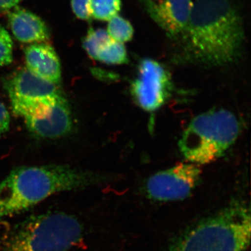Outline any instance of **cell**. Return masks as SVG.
<instances>
[{
    "mask_svg": "<svg viewBox=\"0 0 251 251\" xmlns=\"http://www.w3.org/2000/svg\"><path fill=\"white\" fill-rule=\"evenodd\" d=\"M110 39L105 29L91 27L83 41V47L91 58L97 60L99 50Z\"/></svg>",
    "mask_w": 251,
    "mask_h": 251,
    "instance_id": "cell-16",
    "label": "cell"
},
{
    "mask_svg": "<svg viewBox=\"0 0 251 251\" xmlns=\"http://www.w3.org/2000/svg\"><path fill=\"white\" fill-rule=\"evenodd\" d=\"M108 22L106 31L112 39L125 44L133 39L134 29L129 21L118 14Z\"/></svg>",
    "mask_w": 251,
    "mask_h": 251,
    "instance_id": "cell-14",
    "label": "cell"
},
{
    "mask_svg": "<svg viewBox=\"0 0 251 251\" xmlns=\"http://www.w3.org/2000/svg\"><path fill=\"white\" fill-rule=\"evenodd\" d=\"M121 7V0H91L92 18L98 21H110L118 15Z\"/></svg>",
    "mask_w": 251,
    "mask_h": 251,
    "instance_id": "cell-15",
    "label": "cell"
},
{
    "mask_svg": "<svg viewBox=\"0 0 251 251\" xmlns=\"http://www.w3.org/2000/svg\"><path fill=\"white\" fill-rule=\"evenodd\" d=\"M251 208L234 202L193 226L168 251H246L250 246Z\"/></svg>",
    "mask_w": 251,
    "mask_h": 251,
    "instance_id": "cell-3",
    "label": "cell"
},
{
    "mask_svg": "<svg viewBox=\"0 0 251 251\" xmlns=\"http://www.w3.org/2000/svg\"><path fill=\"white\" fill-rule=\"evenodd\" d=\"M97 60L108 64H125L129 62L125 44L110 39L99 50Z\"/></svg>",
    "mask_w": 251,
    "mask_h": 251,
    "instance_id": "cell-13",
    "label": "cell"
},
{
    "mask_svg": "<svg viewBox=\"0 0 251 251\" xmlns=\"http://www.w3.org/2000/svg\"><path fill=\"white\" fill-rule=\"evenodd\" d=\"M102 180L100 175L68 165L18 167L0 183V221L25 212L55 193L82 189Z\"/></svg>",
    "mask_w": 251,
    "mask_h": 251,
    "instance_id": "cell-2",
    "label": "cell"
},
{
    "mask_svg": "<svg viewBox=\"0 0 251 251\" xmlns=\"http://www.w3.org/2000/svg\"><path fill=\"white\" fill-rule=\"evenodd\" d=\"M142 6L150 18L171 39L182 35L193 1L192 0H141Z\"/></svg>",
    "mask_w": 251,
    "mask_h": 251,
    "instance_id": "cell-10",
    "label": "cell"
},
{
    "mask_svg": "<svg viewBox=\"0 0 251 251\" xmlns=\"http://www.w3.org/2000/svg\"><path fill=\"white\" fill-rule=\"evenodd\" d=\"M21 0H0V11H7L14 9Z\"/></svg>",
    "mask_w": 251,
    "mask_h": 251,
    "instance_id": "cell-20",
    "label": "cell"
},
{
    "mask_svg": "<svg viewBox=\"0 0 251 251\" xmlns=\"http://www.w3.org/2000/svg\"><path fill=\"white\" fill-rule=\"evenodd\" d=\"M27 69L37 76L59 85L62 71L58 56L53 48L46 43H36L25 50Z\"/></svg>",
    "mask_w": 251,
    "mask_h": 251,
    "instance_id": "cell-11",
    "label": "cell"
},
{
    "mask_svg": "<svg viewBox=\"0 0 251 251\" xmlns=\"http://www.w3.org/2000/svg\"><path fill=\"white\" fill-rule=\"evenodd\" d=\"M72 7L74 14L82 21H91V0H72Z\"/></svg>",
    "mask_w": 251,
    "mask_h": 251,
    "instance_id": "cell-18",
    "label": "cell"
},
{
    "mask_svg": "<svg viewBox=\"0 0 251 251\" xmlns=\"http://www.w3.org/2000/svg\"><path fill=\"white\" fill-rule=\"evenodd\" d=\"M242 126L237 117L225 109L200 114L181 135L179 148L186 161L198 166L219 160L237 141Z\"/></svg>",
    "mask_w": 251,
    "mask_h": 251,
    "instance_id": "cell-5",
    "label": "cell"
},
{
    "mask_svg": "<svg viewBox=\"0 0 251 251\" xmlns=\"http://www.w3.org/2000/svg\"><path fill=\"white\" fill-rule=\"evenodd\" d=\"M178 41L185 62L204 67L229 65L244 47L242 17L229 0H196Z\"/></svg>",
    "mask_w": 251,
    "mask_h": 251,
    "instance_id": "cell-1",
    "label": "cell"
},
{
    "mask_svg": "<svg viewBox=\"0 0 251 251\" xmlns=\"http://www.w3.org/2000/svg\"><path fill=\"white\" fill-rule=\"evenodd\" d=\"M22 117L29 131L40 138H60L72 129V111L64 96L30 109Z\"/></svg>",
    "mask_w": 251,
    "mask_h": 251,
    "instance_id": "cell-9",
    "label": "cell"
},
{
    "mask_svg": "<svg viewBox=\"0 0 251 251\" xmlns=\"http://www.w3.org/2000/svg\"><path fill=\"white\" fill-rule=\"evenodd\" d=\"M5 86L13 111L20 117L37 105L50 103L64 96L57 85L37 76L27 67L14 74Z\"/></svg>",
    "mask_w": 251,
    "mask_h": 251,
    "instance_id": "cell-8",
    "label": "cell"
},
{
    "mask_svg": "<svg viewBox=\"0 0 251 251\" xmlns=\"http://www.w3.org/2000/svg\"><path fill=\"white\" fill-rule=\"evenodd\" d=\"M8 19L13 34L21 42L36 44L49 40V27L40 17L31 11L16 6L9 13Z\"/></svg>",
    "mask_w": 251,
    "mask_h": 251,
    "instance_id": "cell-12",
    "label": "cell"
},
{
    "mask_svg": "<svg viewBox=\"0 0 251 251\" xmlns=\"http://www.w3.org/2000/svg\"><path fill=\"white\" fill-rule=\"evenodd\" d=\"M171 90V74L166 68L152 59L140 62L130 90L140 108L147 112L156 111L168 100Z\"/></svg>",
    "mask_w": 251,
    "mask_h": 251,
    "instance_id": "cell-7",
    "label": "cell"
},
{
    "mask_svg": "<svg viewBox=\"0 0 251 251\" xmlns=\"http://www.w3.org/2000/svg\"><path fill=\"white\" fill-rule=\"evenodd\" d=\"M12 61V40L7 31L0 26V66L8 65Z\"/></svg>",
    "mask_w": 251,
    "mask_h": 251,
    "instance_id": "cell-17",
    "label": "cell"
},
{
    "mask_svg": "<svg viewBox=\"0 0 251 251\" xmlns=\"http://www.w3.org/2000/svg\"><path fill=\"white\" fill-rule=\"evenodd\" d=\"M201 166L179 163L151 175L146 181L147 196L158 202L184 201L192 194L201 179Z\"/></svg>",
    "mask_w": 251,
    "mask_h": 251,
    "instance_id": "cell-6",
    "label": "cell"
},
{
    "mask_svg": "<svg viewBox=\"0 0 251 251\" xmlns=\"http://www.w3.org/2000/svg\"><path fill=\"white\" fill-rule=\"evenodd\" d=\"M10 116L7 109L0 102V138L9 129Z\"/></svg>",
    "mask_w": 251,
    "mask_h": 251,
    "instance_id": "cell-19",
    "label": "cell"
},
{
    "mask_svg": "<svg viewBox=\"0 0 251 251\" xmlns=\"http://www.w3.org/2000/svg\"><path fill=\"white\" fill-rule=\"evenodd\" d=\"M82 223L75 216L50 211L18 224L0 246V251H69L83 238Z\"/></svg>",
    "mask_w": 251,
    "mask_h": 251,
    "instance_id": "cell-4",
    "label": "cell"
}]
</instances>
